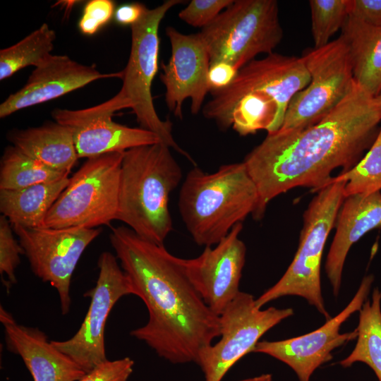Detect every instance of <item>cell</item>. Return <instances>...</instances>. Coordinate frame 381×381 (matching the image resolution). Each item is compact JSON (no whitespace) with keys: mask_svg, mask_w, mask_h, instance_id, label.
Masks as SVG:
<instances>
[{"mask_svg":"<svg viewBox=\"0 0 381 381\" xmlns=\"http://www.w3.org/2000/svg\"><path fill=\"white\" fill-rule=\"evenodd\" d=\"M13 229L8 219L4 215L0 217V273L6 275L4 284L9 288L17 282L16 270L20 263V255L24 254L19 241L14 238Z\"/></svg>","mask_w":381,"mask_h":381,"instance_id":"cell-29","label":"cell"},{"mask_svg":"<svg viewBox=\"0 0 381 381\" xmlns=\"http://www.w3.org/2000/svg\"><path fill=\"white\" fill-rule=\"evenodd\" d=\"M122 74V71L102 73L94 66L51 54L35 67L25 85L1 104L0 117L56 99L99 79L121 78Z\"/></svg>","mask_w":381,"mask_h":381,"instance_id":"cell-18","label":"cell"},{"mask_svg":"<svg viewBox=\"0 0 381 381\" xmlns=\"http://www.w3.org/2000/svg\"><path fill=\"white\" fill-rule=\"evenodd\" d=\"M68 174L53 169L9 145L1 159L0 189L17 190L52 183L68 177Z\"/></svg>","mask_w":381,"mask_h":381,"instance_id":"cell-25","label":"cell"},{"mask_svg":"<svg viewBox=\"0 0 381 381\" xmlns=\"http://www.w3.org/2000/svg\"><path fill=\"white\" fill-rule=\"evenodd\" d=\"M237 381H272V375L262 374L257 377L247 378V379L237 380Z\"/></svg>","mask_w":381,"mask_h":381,"instance_id":"cell-36","label":"cell"},{"mask_svg":"<svg viewBox=\"0 0 381 381\" xmlns=\"http://www.w3.org/2000/svg\"><path fill=\"white\" fill-rule=\"evenodd\" d=\"M373 282L365 276L351 301L336 316L309 333L280 341H258L253 352L269 355L288 365L299 381H310L313 372L332 358V352L357 337L356 329L340 333L341 325L363 306Z\"/></svg>","mask_w":381,"mask_h":381,"instance_id":"cell-14","label":"cell"},{"mask_svg":"<svg viewBox=\"0 0 381 381\" xmlns=\"http://www.w3.org/2000/svg\"><path fill=\"white\" fill-rule=\"evenodd\" d=\"M181 178L170 147L162 142L125 151L116 219L140 237L163 244L173 229L169 196Z\"/></svg>","mask_w":381,"mask_h":381,"instance_id":"cell-4","label":"cell"},{"mask_svg":"<svg viewBox=\"0 0 381 381\" xmlns=\"http://www.w3.org/2000/svg\"><path fill=\"white\" fill-rule=\"evenodd\" d=\"M310 82L301 57L272 52L241 68L226 87L210 91L202 114L219 128H232L241 135L281 128L287 108Z\"/></svg>","mask_w":381,"mask_h":381,"instance_id":"cell-3","label":"cell"},{"mask_svg":"<svg viewBox=\"0 0 381 381\" xmlns=\"http://www.w3.org/2000/svg\"><path fill=\"white\" fill-rule=\"evenodd\" d=\"M334 226L336 231L325 270L333 294L337 296L345 260L351 247L370 231L381 228V192L345 197Z\"/></svg>","mask_w":381,"mask_h":381,"instance_id":"cell-20","label":"cell"},{"mask_svg":"<svg viewBox=\"0 0 381 381\" xmlns=\"http://www.w3.org/2000/svg\"><path fill=\"white\" fill-rule=\"evenodd\" d=\"M340 36L348 47L355 82L375 97L381 92V27L348 18Z\"/></svg>","mask_w":381,"mask_h":381,"instance_id":"cell-22","label":"cell"},{"mask_svg":"<svg viewBox=\"0 0 381 381\" xmlns=\"http://www.w3.org/2000/svg\"><path fill=\"white\" fill-rule=\"evenodd\" d=\"M293 315L291 308L261 310L253 296L239 291L219 315V341L199 354L197 364L204 373L205 381H222L236 362L253 352L267 331Z\"/></svg>","mask_w":381,"mask_h":381,"instance_id":"cell-11","label":"cell"},{"mask_svg":"<svg viewBox=\"0 0 381 381\" xmlns=\"http://www.w3.org/2000/svg\"><path fill=\"white\" fill-rule=\"evenodd\" d=\"M348 18L381 27V0H350Z\"/></svg>","mask_w":381,"mask_h":381,"instance_id":"cell-33","label":"cell"},{"mask_svg":"<svg viewBox=\"0 0 381 381\" xmlns=\"http://www.w3.org/2000/svg\"><path fill=\"white\" fill-rule=\"evenodd\" d=\"M259 202L257 187L243 162L206 173L198 167L187 174L178 206L187 230L199 246L217 245Z\"/></svg>","mask_w":381,"mask_h":381,"instance_id":"cell-5","label":"cell"},{"mask_svg":"<svg viewBox=\"0 0 381 381\" xmlns=\"http://www.w3.org/2000/svg\"><path fill=\"white\" fill-rule=\"evenodd\" d=\"M210 65L226 62L238 70L260 54H270L283 37L275 0H234L199 32Z\"/></svg>","mask_w":381,"mask_h":381,"instance_id":"cell-8","label":"cell"},{"mask_svg":"<svg viewBox=\"0 0 381 381\" xmlns=\"http://www.w3.org/2000/svg\"><path fill=\"white\" fill-rule=\"evenodd\" d=\"M124 152L87 159L48 212L43 227L94 229L115 220Z\"/></svg>","mask_w":381,"mask_h":381,"instance_id":"cell-9","label":"cell"},{"mask_svg":"<svg viewBox=\"0 0 381 381\" xmlns=\"http://www.w3.org/2000/svg\"><path fill=\"white\" fill-rule=\"evenodd\" d=\"M97 267L98 278L95 286L87 293L90 304L79 329L67 340L51 341L86 373L107 360L104 332L108 316L121 298L133 295L131 282L116 255L108 251L102 253Z\"/></svg>","mask_w":381,"mask_h":381,"instance_id":"cell-13","label":"cell"},{"mask_svg":"<svg viewBox=\"0 0 381 381\" xmlns=\"http://www.w3.org/2000/svg\"><path fill=\"white\" fill-rule=\"evenodd\" d=\"M381 291L375 289L372 300L364 302L359 310L356 344L339 364L344 368L354 363L367 364L381 381Z\"/></svg>","mask_w":381,"mask_h":381,"instance_id":"cell-24","label":"cell"},{"mask_svg":"<svg viewBox=\"0 0 381 381\" xmlns=\"http://www.w3.org/2000/svg\"><path fill=\"white\" fill-rule=\"evenodd\" d=\"M234 0H192L179 13L188 25L202 28L210 25Z\"/></svg>","mask_w":381,"mask_h":381,"instance_id":"cell-30","label":"cell"},{"mask_svg":"<svg viewBox=\"0 0 381 381\" xmlns=\"http://www.w3.org/2000/svg\"><path fill=\"white\" fill-rule=\"evenodd\" d=\"M183 2L167 0L155 8H146L142 18L131 26V52L126 66L122 71L120 90L111 99L90 108L96 112L111 115L123 109H131L140 127L155 133L162 143L193 162L174 140L171 122L162 120L158 116L151 92L158 69L159 25L171 8Z\"/></svg>","mask_w":381,"mask_h":381,"instance_id":"cell-6","label":"cell"},{"mask_svg":"<svg viewBox=\"0 0 381 381\" xmlns=\"http://www.w3.org/2000/svg\"><path fill=\"white\" fill-rule=\"evenodd\" d=\"M349 3L350 0L309 1L314 47L325 46L342 29L349 17Z\"/></svg>","mask_w":381,"mask_h":381,"instance_id":"cell-28","label":"cell"},{"mask_svg":"<svg viewBox=\"0 0 381 381\" xmlns=\"http://www.w3.org/2000/svg\"><path fill=\"white\" fill-rule=\"evenodd\" d=\"M134 361L129 357L107 360L87 373L78 381H128L133 370Z\"/></svg>","mask_w":381,"mask_h":381,"instance_id":"cell-32","label":"cell"},{"mask_svg":"<svg viewBox=\"0 0 381 381\" xmlns=\"http://www.w3.org/2000/svg\"><path fill=\"white\" fill-rule=\"evenodd\" d=\"M346 181L325 186L312 199L303 213V224L295 256L280 279L255 299L258 308L286 296L305 298L328 320L331 318L323 300L320 266L327 237L334 227L345 198Z\"/></svg>","mask_w":381,"mask_h":381,"instance_id":"cell-7","label":"cell"},{"mask_svg":"<svg viewBox=\"0 0 381 381\" xmlns=\"http://www.w3.org/2000/svg\"><path fill=\"white\" fill-rule=\"evenodd\" d=\"M31 270L58 292L62 314L70 310V287L75 267L87 247L100 234V229L25 228L12 226Z\"/></svg>","mask_w":381,"mask_h":381,"instance_id":"cell-12","label":"cell"},{"mask_svg":"<svg viewBox=\"0 0 381 381\" xmlns=\"http://www.w3.org/2000/svg\"><path fill=\"white\" fill-rule=\"evenodd\" d=\"M301 59L310 82L291 99L277 132H294L316 123L341 102L355 85L348 47L341 36L324 47L306 49Z\"/></svg>","mask_w":381,"mask_h":381,"instance_id":"cell-10","label":"cell"},{"mask_svg":"<svg viewBox=\"0 0 381 381\" xmlns=\"http://www.w3.org/2000/svg\"><path fill=\"white\" fill-rule=\"evenodd\" d=\"M52 115L54 121L71 131L78 158L125 152L161 142L158 135L150 131L118 123L112 120L113 115L94 111L90 107L78 110L58 109Z\"/></svg>","mask_w":381,"mask_h":381,"instance_id":"cell-17","label":"cell"},{"mask_svg":"<svg viewBox=\"0 0 381 381\" xmlns=\"http://www.w3.org/2000/svg\"><path fill=\"white\" fill-rule=\"evenodd\" d=\"M114 4L110 0H92L88 1L79 20L78 27L82 33L91 35L107 24L111 18Z\"/></svg>","mask_w":381,"mask_h":381,"instance_id":"cell-31","label":"cell"},{"mask_svg":"<svg viewBox=\"0 0 381 381\" xmlns=\"http://www.w3.org/2000/svg\"><path fill=\"white\" fill-rule=\"evenodd\" d=\"M346 181L344 196L370 194L381 190V128L366 155L351 169L332 177L331 182Z\"/></svg>","mask_w":381,"mask_h":381,"instance_id":"cell-27","label":"cell"},{"mask_svg":"<svg viewBox=\"0 0 381 381\" xmlns=\"http://www.w3.org/2000/svg\"><path fill=\"white\" fill-rule=\"evenodd\" d=\"M146 8L140 3L122 5L116 10L115 19L121 25L131 26L142 18Z\"/></svg>","mask_w":381,"mask_h":381,"instance_id":"cell-35","label":"cell"},{"mask_svg":"<svg viewBox=\"0 0 381 381\" xmlns=\"http://www.w3.org/2000/svg\"><path fill=\"white\" fill-rule=\"evenodd\" d=\"M375 99L377 103L380 106H381V92H380V93L378 95H377V96L375 97Z\"/></svg>","mask_w":381,"mask_h":381,"instance_id":"cell-37","label":"cell"},{"mask_svg":"<svg viewBox=\"0 0 381 381\" xmlns=\"http://www.w3.org/2000/svg\"><path fill=\"white\" fill-rule=\"evenodd\" d=\"M70 178L17 190L0 189V212L12 226L42 228L45 217Z\"/></svg>","mask_w":381,"mask_h":381,"instance_id":"cell-23","label":"cell"},{"mask_svg":"<svg viewBox=\"0 0 381 381\" xmlns=\"http://www.w3.org/2000/svg\"><path fill=\"white\" fill-rule=\"evenodd\" d=\"M0 320L8 350L21 357L34 381H78L87 373L56 349L44 332L18 324L1 306Z\"/></svg>","mask_w":381,"mask_h":381,"instance_id":"cell-19","label":"cell"},{"mask_svg":"<svg viewBox=\"0 0 381 381\" xmlns=\"http://www.w3.org/2000/svg\"><path fill=\"white\" fill-rule=\"evenodd\" d=\"M56 33L43 23L15 44L0 51V80L10 78L18 71L37 66L54 49Z\"/></svg>","mask_w":381,"mask_h":381,"instance_id":"cell-26","label":"cell"},{"mask_svg":"<svg viewBox=\"0 0 381 381\" xmlns=\"http://www.w3.org/2000/svg\"><path fill=\"white\" fill-rule=\"evenodd\" d=\"M242 223L236 224L214 248L205 246L192 259H184L187 275L205 304L219 316L239 293L246 247L239 238Z\"/></svg>","mask_w":381,"mask_h":381,"instance_id":"cell-16","label":"cell"},{"mask_svg":"<svg viewBox=\"0 0 381 381\" xmlns=\"http://www.w3.org/2000/svg\"><path fill=\"white\" fill-rule=\"evenodd\" d=\"M109 241L133 295L148 311L147 323L131 335L172 363H197L200 353L220 337L219 316L190 281L184 259L125 226L114 228Z\"/></svg>","mask_w":381,"mask_h":381,"instance_id":"cell-2","label":"cell"},{"mask_svg":"<svg viewBox=\"0 0 381 381\" xmlns=\"http://www.w3.org/2000/svg\"><path fill=\"white\" fill-rule=\"evenodd\" d=\"M380 121L381 106L355 82L344 100L316 123L267 134L243 161L259 194L254 217L262 218L279 195L296 187L318 191L329 184L334 169L353 168L375 140Z\"/></svg>","mask_w":381,"mask_h":381,"instance_id":"cell-1","label":"cell"},{"mask_svg":"<svg viewBox=\"0 0 381 381\" xmlns=\"http://www.w3.org/2000/svg\"><path fill=\"white\" fill-rule=\"evenodd\" d=\"M171 44V56L162 64L159 75L165 87V102L169 111L183 119L182 106L190 99V111L197 114L210 92L207 73L210 59L206 45L200 33L186 35L172 26L166 28Z\"/></svg>","mask_w":381,"mask_h":381,"instance_id":"cell-15","label":"cell"},{"mask_svg":"<svg viewBox=\"0 0 381 381\" xmlns=\"http://www.w3.org/2000/svg\"><path fill=\"white\" fill-rule=\"evenodd\" d=\"M238 71L236 67L226 62L211 64L207 73L210 92L228 87L234 80Z\"/></svg>","mask_w":381,"mask_h":381,"instance_id":"cell-34","label":"cell"},{"mask_svg":"<svg viewBox=\"0 0 381 381\" xmlns=\"http://www.w3.org/2000/svg\"><path fill=\"white\" fill-rule=\"evenodd\" d=\"M7 139L25 155L59 171L70 173L78 159L71 131L56 121L13 129Z\"/></svg>","mask_w":381,"mask_h":381,"instance_id":"cell-21","label":"cell"}]
</instances>
